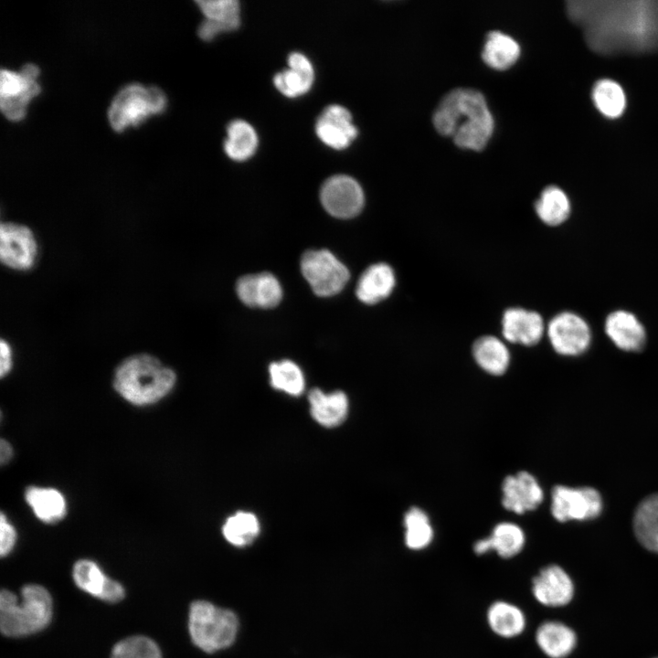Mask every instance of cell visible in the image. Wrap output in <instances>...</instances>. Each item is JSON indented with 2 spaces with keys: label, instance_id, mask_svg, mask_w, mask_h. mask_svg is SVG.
I'll return each instance as SVG.
<instances>
[{
  "label": "cell",
  "instance_id": "obj_1",
  "mask_svg": "<svg viewBox=\"0 0 658 658\" xmlns=\"http://www.w3.org/2000/svg\"><path fill=\"white\" fill-rule=\"evenodd\" d=\"M567 12L599 54L658 50V0H569Z\"/></svg>",
  "mask_w": 658,
  "mask_h": 658
},
{
  "label": "cell",
  "instance_id": "obj_2",
  "mask_svg": "<svg viewBox=\"0 0 658 658\" xmlns=\"http://www.w3.org/2000/svg\"><path fill=\"white\" fill-rule=\"evenodd\" d=\"M437 132L461 148L480 151L494 131V119L483 95L472 89H455L440 101L433 114Z\"/></svg>",
  "mask_w": 658,
  "mask_h": 658
},
{
  "label": "cell",
  "instance_id": "obj_3",
  "mask_svg": "<svg viewBox=\"0 0 658 658\" xmlns=\"http://www.w3.org/2000/svg\"><path fill=\"white\" fill-rule=\"evenodd\" d=\"M175 383V370L148 353H137L122 359L112 377L115 391L135 406L160 401L172 391Z\"/></svg>",
  "mask_w": 658,
  "mask_h": 658
},
{
  "label": "cell",
  "instance_id": "obj_4",
  "mask_svg": "<svg viewBox=\"0 0 658 658\" xmlns=\"http://www.w3.org/2000/svg\"><path fill=\"white\" fill-rule=\"evenodd\" d=\"M22 601L9 590L0 594V628L11 637L25 636L44 629L52 616L48 591L39 585H27L21 590Z\"/></svg>",
  "mask_w": 658,
  "mask_h": 658
},
{
  "label": "cell",
  "instance_id": "obj_5",
  "mask_svg": "<svg viewBox=\"0 0 658 658\" xmlns=\"http://www.w3.org/2000/svg\"><path fill=\"white\" fill-rule=\"evenodd\" d=\"M188 629L193 642L201 650L213 653L231 645L239 630L236 614L206 600L190 606Z\"/></svg>",
  "mask_w": 658,
  "mask_h": 658
},
{
  "label": "cell",
  "instance_id": "obj_6",
  "mask_svg": "<svg viewBox=\"0 0 658 658\" xmlns=\"http://www.w3.org/2000/svg\"><path fill=\"white\" fill-rule=\"evenodd\" d=\"M164 92L154 86L130 84L122 88L114 97L109 108L108 118L111 126L122 132L130 125H137L147 117L162 112L166 107Z\"/></svg>",
  "mask_w": 658,
  "mask_h": 658
},
{
  "label": "cell",
  "instance_id": "obj_7",
  "mask_svg": "<svg viewBox=\"0 0 658 658\" xmlns=\"http://www.w3.org/2000/svg\"><path fill=\"white\" fill-rule=\"evenodd\" d=\"M39 69L34 64L24 65L18 72L2 69L0 74V107L11 121L26 115L29 101L40 92L37 82Z\"/></svg>",
  "mask_w": 658,
  "mask_h": 658
},
{
  "label": "cell",
  "instance_id": "obj_8",
  "mask_svg": "<svg viewBox=\"0 0 658 658\" xmlns=\"http://www.w3.org/2000/svg\"><path fill=\"white\" fill-rule=\"evenodd\" d=\"M301 270L313 292L321 297L341 292L350 276L348 269L327 249L303 253Z\"/></svg>",
  "mask_w": 658,
  "mask_h": 658
},
{
  "label": "cell",
  "instance_id": "obj_9",
  "mask_svg": "<svg viewBox=\"0 0 658 658\" xmlns=\"http://www.w3.org/2000/svg\"><path fill=\"white\" fill-rule=\"evenodd\" d=\"M35 233L27 225L2 222L0 226V260L2 265L16 271L31 270L38 257Z\"/></svg>",
  "mask_w": 658,
  "mask_h": 658
},
{
  "label": "cell",
  "instance_id": "obj_10",
  "mask_svg": "<svg viewBox=\"0 0 658 658\" xmlns=\"http://www.w3.org/2000/svg\"><path fill=\"white\" fill-rule=\"evenodd\" d=\"M551 497V513L559 522L594 519L602 510L601 496L591 487L557 485L552 490Z\"/></svg>",
  "mask_w": 658,
  "mask_h": 658
},
{
  "label": "cell",
  "instance_id": "obj_11",
  "mask_svg": "<svg viewBox=\"0 0 658 658\" xmlns=\"http://www.w3.org/2000/svg\"><path fill=\"white\" fill-rule=\"evenodd\" d=\"M547 334L554 350L563 356L584 353L591 339L587 322L571 312H563L554 316L548 324Z\"/></svg>",
  "mask_w": 658,
  "mask_h": 658
},
{
  "label": "cell",
  "instance_id": "obj_12",
  "mask_svg": "<svg viewBox=\"0 0 658 658\" xmlns=\"http://www.w3.org/2000/svg\"><path fill=\"white\" fill-rule=\"evenodd\" d=\"M321 202L325 210L339 218L356 216L364 206V193L354 178L338 175L328 178L320 193Z\"/></svg>",
  "mask_w": 658,
  "mask_h": 658
},
{
  "label": "cell",
  "instance_id": "obj_13",
  "mask_svg": "<svg viewBox=\"0 0 658 658\" xmlns=\"http://www.w3.org/2000/svg\"><path fill=\"white\" fill-rule=\"evenodd\" d=\"M315 132L324 143L336 150L346 148L358 133L349 111L337 104L323 111L316 121Z\"/></svg>",
  "mask_w": 658,
  "mask_h": 658
},
{
  "label": "cell",
  "instance_id": "obj_14",
  "mask_svg": "<svg viewBox=\"0 0 658 658\" xmlns=\"http://www.w3.org/2000/svg\"><path fill=\"white\" fill-rule=\"evenodd\" d=\"M502 491L503 506L518 515L536 509L544 498L538 482L527 472L506 476Z\"/></svg>",
  "mask_w": 658,
  "mask_h": 658
},
{
  "label": "cell",
  "instance_id": "obj_15",
  "mask_svg": "<svg viewBox=\"0 0 658 658\" xmlns=\"http://www.w3.org/2000/svg\"><path fill=\"white\" fill-rule=\"evenodd\" d=\"M532 592L536 600L548 607L568 604L574 593L571 578L557 565L547 566L533 579Z\"/></svg>",
  "mask_w": 658,
  "mask_h": 658
},
{
  "label": "cell",
  "instance_id": "obj_16",
  "mask_svg": "<svg viewBox=\"0 0 658 658\" xmlns=\"http://www.w3.org/2000/svg\"><path fill=\"white\" fill-rule=\"evenodd\" d=\"M236 291L239 300L249 307L273 308L282 297L279 281L270 272L240 277Z\"/></svg>",
  "mask_w": 658,
  "mask_h": 658
},
{
  "label": "cell",
  "instance_id": "obj_17",
  "mask_svg": "<svg viewBox=\"0 0 658 658\" xmlns=\"http://www.w3.org/2000/svg\"><path fill=\"white\" fill-rule=\"evenodd\" d=\"M197 5L206 16L198 27V36L206 41L218 34L235 30L240 24L239 3L237 0H202Z\"/></svg>",
  "mask_w": 658,
  "mask_h": 658
},
{
  "label": "cell",
  "instance_id": "obj_18",
  "mask_svg": "<svg viewBox=\"0 0 658 658\" xmlns=\"http://www.w3.org/2000/svg\"><path fill=\"white\" fill-rule=\"evenodd\" d=\"M73 578L80 589L107 602H117L124 597L122 586L108 578L92 560L80 559L76 562Z\"/></svg>",
  "mask_w": 658,
  "mask_h": 658
},
{
  "label": "cell",
  "instance_id": "obj_19",
  "mask_svg": "<svg viewBox=\"0 0 658 658\" xmlns=\"http://www.w3.org/2000/svg\"><path fill=\"white\" fill-rule=\"evenodd\" d=\"M544 330L541 315L534 311L510 308L503 315L502 333L511 343L534 345L542 338Z\"/></svg>",
  "mask_w": 658,
  "mask_h": 658
},
{
  "label": "cell",
  "instance_id": "obj_20",
  "mask_svg": "<svg viewBox=\"0 0 658 658\" xmlns=\"http://www.w3.org/2000/svg\"><path fill=\"white\" fill-rule=\"evenodd\" d=\"M605 332L620 349L640 351L646 341V333L638 318L627 311L610 313L605 322Z\"/></svg>",
  "mask_w": 658,
  "mask_h": 658
},
{
  "label": "cell",
  "instance_id": "obj_21",
  "mask_svg": "<svg viewBox=\"0 0 658 658\" xmlns=\"http://www.w3.org/2000/svg\"><path fill=\"white\" fill-rule=\"evenodd\" d=\"M288 65L289 69L274 76L273 83L276 89L291 98L306 93L314 79L312 63L303 54L292 52L288 57Z\"/></svg>",
  "mask_w": 658,
  "mask_h": 658
},
{
  "label": "cell",
  "instance_id": "obj_22",
  "mask_svg": "<svg viewBox=\"0 0 658 658\" xmlns=\"http://www.w3.org/2000/svg\"><path fill=\"white\" fill-rule=\"evenodd\" d=\"M310 413L313 419L325 428L341 425L347 417L349 401L343 391L324 393L313 388L308 394Z\"/></svg>",
  "mask_w": 658,
  "mask_h": 658
},
{
  "label": "cell",
  "instance_id": "obj_23",
  "mask_svg": "<svg viewBox=\"0 0 658 658\" xmlns=\"http://www.w3.org/2000/svg\"><path fill=\"white\" fill-rule=\"evenodd\" d=\"M396 277L393 269L379 262L369 266L360 276L356 294L366 304H375L386 299L393 291Z\"/></svg>",
  "mask_w": 658,
  "mask_h": 658
},
{
  "label": "cell",
  "instance_id": "obj_24",
  "mask_svg": "<svg viewBox=\"0 0 658 658\" xmlns=\"http://www.w3.org/2000/svg\"><path fill=\"white\" fill-rule=\"evenodd\" d=\"M525 542V536L519 525L504 522L495 525L490 536L478 540L473 550L478 555L494 550L500 557L509 558L523 549Z\"/></svg>",
  "mask_w": 658,
  "mask_h": 658
},
{
  "label": "cell",
  "instance_id": "obj_25",
  "mask_svg": "<svg viewBox=\"0 0 658 658\" xmlns=\"http://www.w3.org/2000/svg\"><path fill=\"white\" fill-rule=\"evenodd\" d=\"M25 500L36 517L52 524L63 519L67 514V501L63 494L52 487L29 486Z\"/></svg>",
  "mask_w": 658,
  "mask_h": 658
},
{
  "label": "cell",
  "instance_id": "obj_26",
  "mask_svg": "<svg viewBox=\"0 0 658 658\" xmlns=\"http://www.w3.org/2000/svg\"><path fill=\"white\" fill-rule=\"evenodd\" d=\"M536 641L541 651L550 658L568 656L576 645L575 632L558 621H546L536 631Z\"/></svg>",
  "mask_w": 658,
  "mask_h": 658
},
{
  "label": "cell",
  "instance_id": "obj_27",
  "mask_svg": "<svg viewBox=\"0 0 658 658\" xmlns=\"http://www.w3.org/2000/svg\"><path fill=\"white\" fill-rule=\"evenodd\" d=\"M490 629L503 638H513L523 632L525 617L517 606L503 600L494 602L486 613Z\"/></svg>",
  "mask_w": 658,
  "mask_h": 658
},
{
  "label": "cell",
  "instance_id": "obj_28",
  "mask_svg": "<svg viewBox=\"0 0 658 658\" xmlns=\"http://www.w3.org/2000/svg\"><path fill=\"white\" fill-rule=\"evenodd\" d=\"M633 530L645 548L658 553V494L644 498L639 504L633 517Z\"/></svg>",
  "mask_w": 658,
  "mask_h": 658
},
{
  "label": "cell",
  "instance_id": "obj_29",
  "mask_svg": "<svg viewBox=\"0 0 658 658\" xmlns=\"http://www.w3.org/2000/svg\"><path fill=\"white\" fill-rule=\"evenodd\" d=\"M472 354L479 366L492 375L504 374L509 366L508 348L504 342L493 335L477 339L472 347Z\"/></svg>",
  "mask_w": 658,
  "mask_h": 658
},
{
  "label": "cell",
  "instance_id": "obj_30",
  "mask_svg": "<svg viewBox=\"0 0 658 658\" xmlns=\"http://www.w3.org/2000/svg\"><path fill=\"white\" fill-rule=\"evenodd\" d=\"M519 55L520 47L513 37L499 31L488 34L482 57L489 67L506 69L515 64Z\"/></svg>",
  "mask_w": 658,
  "mask_h": 658
},
{
  "label": "cell",
  "instance_id": "obj_31",
  "mask_svg": "<svg viewBox=\"0 0 658 658\" xmlns=\"http://www.w3.org/2000/svg\"><path fill=\"white\" fill-rule=\"evenodd\" d=\"M258 137L254 128L243 120L229 122L224 150L235 161L249 159L256 151Z\"/></svg>",
  "mask_w": 658,
  "mask_h": 658
},
{
  "label": "cell",
  "instance_id": "obj_32",
  "mask_svg": "<svg viewBox=\"0 0 658 658\" xmlns=\"http://www.w3.org/2000/svg\"><path fill=\"white\" fill-rule=\"evenodd\" d=\"M535 208L539 218L549 226L560 225L570 214V203L567 195L553 186L543 190Z\"/></svg>",
  "mask_w": 658,
  "mask_h": 658
},
{
  "label": "cell",
  "instance_id": "obj_33",
  "mask_svg": "<svg viewBox=\"0 0 658 658\" xmlns=\"http://www.w3.org/2000/svg\"><path fill=\"white\" fill-rule=\"evenodd\" d=\"M260 525L258 517L249 512L239 511L228 517L222 526L225 539L231 545L243 547L259 536Z\"/></svg>",
  "mask_w": 658,
  "mask_h": 658
},
{
  "label": "cell",
  "instance_id": "obj_34",
  "mask_svg": "<svg viewBox=\"0 0 658 658\" xmlns=\"http://www.w3.org/2000/svg\"><path fill=\"white\" fill-rule=\"evenodd\" d=\"M270 382L272 387L291 396L301 395L305 387L304 376L301 368L291 360L273 362L269 366Z\"/></svg>",
  "mask_w": 658,
  "mask_h": 658
},
{
  "label": "cell",
  "instance_id": "obj_35",
  "mask_svg": "<svg viewBox=\"0 0 658 658\" xmlns=\"http://www.w3.org/2000/svg\"><path fill=\"white\" fill-rule=\"evenodd\" d=\"M404 526L405 544L409 549H423L431 543L433 529L423 510L410 508L404 515Z\"/></svg>",
  "mask_w": 658,
  "mask_h": 658
},
{
  "label": "cell",
  "instance_id": "obj_36",
  "mask_svg": "<svg viewBox=\"0 0 658 658\" xmlns=\"http://www.w3.org/2000/svg\"><path fill=\"white\" fill-rule=\"evenodd\" d=\"M592 99L598 110L609 118L619 117L625 108V95L622 88L610 80L596 82Z\"/></svg>",
  "mask_w": 658,
  "mask_h": 658
},
{
  "label": "cell",
  "instance_id": "obj_37",
  "mask_svg": "<svg viewBox=\"0 0 658 658\" xmlns=\"http://www.w3.org/2000/svg\"><path fill=\"white\" fill-rule=\"evenodd\" d=\"M111 658H161V653L150 638L133 636L115 644Z\"/></svg>",
  "mask_w": 658,
  "mask_h": 658
},
{
  "label": "cell",
  "instance_id": "obj_38",
  "mask_svg": "<svg viewBox=\"0 0 658 658\" xmlns=\"http://www.w3.org/2000/svg\"><path fill=\"white\" fill-rule=\"evenodd\" d=\"M0 532V553L4 557L11 552L16 542V531L4 513H1Z\"/></svg>",
  "mask_w": 658,
  "mask_h": 658
},
{
  "label": "cell",
  "instance_id": "obj_39",
  "mask_svg": "<svg viewBox=\"0 0 658 658\" xmlns=\"http://www.w3.org/2000/svg\"><path fill=\"white\" fill-rule=\"evenodd\" d=\"M0 376L1 377H5L10 373L13 367V349L10 343L4 338L0 343Z\"/></svg>",
  "mask_w": 658,
  "mask_h": 658
},
{
  "label": "cell",
  "instance_id": "obj_40",
  "mask_svg": "<svg viewBox=\"0 0 658 658\" xmlns=\"http://www.w3.org/2000/svg\"><path fill=\"white\" fill-rule=\"evenodd\" d=\"M13 456V448L5 439L0 442V461L2 464L7 463Z\"/></svg>",
  "mask_w": 658,
  "mask_h": 658
}]
</instances>
